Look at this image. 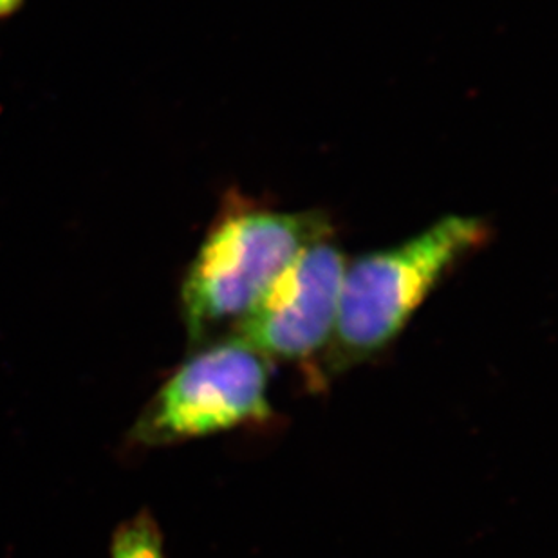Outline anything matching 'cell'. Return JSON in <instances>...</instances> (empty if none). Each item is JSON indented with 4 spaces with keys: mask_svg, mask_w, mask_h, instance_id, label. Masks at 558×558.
<instances>
[{
    "mask_svg": "<svg viewBox=\"0 0 558 558\" xmlns=\"http://www.w3.org/2000/svg\"><path fill=\"white\" fill-rule=\"evenodd\" d=\"M348 263L331 235L311 243L233 326V337L264 359H311L331 342Z\"/></svg>",
    "mask_w": 558,
    "mask_h": 558,
    "instance_id": "4",
    "label": "cell"
},
{
    "mask_svg": "<svg viewBox=\"0 0 558 558\" xmlns=\"http://www.w3.org/2000/svg\"><path fill=\"white\" fill-rule=\"evenodd\" d=\"M331 235L318 211H280L235 205L211 227L190 264L181 307L192 342L248 315L293 258Z\"/></svg>",
    "mask_w": 558,
    "mask_h": 558,
    "instance_id": "2",
    "label": "cell"
},
{
    "mask_svg": "<svg viewBox=\"0 0 558 558\" xmlns=\"http://www.w3.org/2000/svg\"><path fill=\"white\" fill-rule=\"evenodd\" d=\"M111 555L112 558H165L163 537L147 511L118 527Z\"/></svg>",
    "mask_w": 558,
    "mask_h": 558,
    "instance_id": "5",
    "label": "cell"
},
{
    "mask_svg": "<svg viewBox=\"0 0 558 558\" xmlns=\"http://www.w3.org/2000/svg\"><path fill=\"white\" fill-rule=\"evenodd\" d=\"M488 238L483 217L445 216L395 246L349 260L331 337L335 364L384 351L434 288Z\"/></svg>",
    "mask_w": 558,
    "mask_h": 558,
    "instance_id": "1",
    "label": "cell"
},
{
    "mask_svg": "<svg viewBox=\"0 0 558 558\" xmlns=\"http://www.w3.org/2000/svg\"><path fill=\"white\" fill-rule=\"evenodd\" d=\"M266 360L235 337L199 349L143 409L132 445L163 447L266 422L271 416Z\"/></svg>",
    "mask_w": 558,
    "mask_h": 558,
    "instance_id": "3",
    "label": "cell"
}]
</instances>
